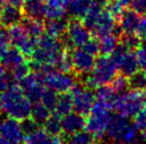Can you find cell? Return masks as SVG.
I'll use <instances>...</instances> for the list:
<instances>
[{
	"label": "cell",
	"mask_w": 146,
	"mask_h": 144,
	"mask_svg": "<svg viewBox=\"0 0 146 144\" xmlns=\"http://www.w3.org/2000/svg\"><path fill=\"white\" fill-rule=\"evenodd\" d=\"M32 102L18 84H13L0 93V112L23 121L31 117Z\"/></svg>",
	"instance_id": "1"
},
{
	"label": "cell",
	"mask_w": 146,
	"mask_h": 144,
	"mask_svg": "<svg viewBox=\"0 0 146 144\" xmlns=\"http://www.w3.org/2000/svg\"><path fill=\"white\" fill-rule=\"evenodd\" d=\"M133 122L121 115L113 117L107 135L116 144H141L142 136Z\"/></svg>",
	"instance_id": "2"
},
{
	"label": "cell",
	"mask_w": 146,
	"mask_h": 144,
	"mask_svg": "<svg viewBox=\"0 0 146 144\" xmlns=\"http://www.w3.org/2000/svg\"><path fill=\"white\" fill-rule=\"evenodd\" d=\"M111 110L107 105L96 101L92 110L85 119V132H88L95 140H99L107 135L110 123L113 119Z\"/></svg>",
	"instance_id": "3"
},
{
	"label": "cell",
	"mask_w": 146,
	"mask_h": 144,
	"mask_svg": "<svg viewBox=\"0 0 146 144\" xmlns=\"http://www.w3.org/2000/svg\"><path fill=\"white\" fill-rule=\"evenodd\" d=\"M117 66L111 56L102 55L98 57L93 70L85 79L84 85L91 89H96L99 86L110 84L117 75Z\"/></svg>",
	"instance_id": "4"
},
{
	"label": "cell",
	"mask_w": 146,
	"mask_h": 144,
	"mask_svg": "<svg viewBox=\"0 0 146 144\" xmlns=\"http://www.w3.org/2000/svg\"><path fill=\"white\" fill-rule=\"evenodd\" d=\"M146 104V89L121 92L117 96L113 109L118 115L126 118H133Z\"/></svg>",
	"instance_id": "5"
},
{
	"label": "cell",
	"mask_w": 146,
	"mask_h": 144,
	"mask_svg": "<svg viewBox=\"0 0 146 144\" xmlns=\"http://www.w3.org/2000/svg\"><path fill=\"white\" fill-rule=\"evenodd\" d=\"M91 31L85 27L82 20L72 18L69 20L68 28L64 35L60 37L65 49L82 48L91 39Z\"/></svg>",
	"instance_id": "6"
},
{
	"label": "cell",
	"mask_w": 146,
	"mask_h": 144,
	"mask_svg": "<svg viewBox=\"0 0 146 144\" xmlns=\"http://www.w3.org/2000/svg\"><path fill=\"white\" fill-rule=\"evenodd\" d=\"M111 57L113 58L121 73L128 77L138 71L140 68L137 53L133 52V50H128L122 44L118 45Z\"/></svg>",
	"instance_id": "7"
},
{
	"label": "cell",
	"mask_w": 146,
	"mask_h": 144,
	"mask_svg": "<svg viewBox=\"0 0 146 144\" xmlns=\"http://www.w3.org/2000/svg\"><path fill=\"white\" fill-rule=\"evenodd\" d=\"M69 92L73 96L74 111L84 117L88 116L96 102V96L92 89L86 86H80L76 83Z\"/></svg>",
	"instance_id": "8"
},
{
	"label": "cell",
	"mask_w": 146,
	"mask_h": 144,
	"mask_svg": "<svg viewBox=\"0 0 146 144\" xmlns=\"http://www.w3.org/2000/svg\"><path fill=\"white\" fill-rule=\"evenodd\" d=\"M18 85L32 103L41 100L42 94L46 88V86L43 84L41 74L37 71H30L18 82Z\"/></svg>",
	"instance_id": "9"
},
{
	"label": "cell",
	"mask_w": 146,
	"mask_h": 144,
	"mask_svg": "<svg viewBox=\"0 0 146 144\" xmlns=\"http://www.w3.org/2000/svg\"><path fill=\"white\" fill-rule=\"evenodd\" d=\"M74 72L79 75L89 74L93 70L95 65V55L89 53L83 48H74L72 51Z\"/></svg>",
	"instance_id": "10"
},
{
	"label": "cell",
	"mask_w": 146,
	"mask_h": 144,
	"mask_svg": "<svg viewBox=\"0 0 146 144\" xmlns=\"http://www.w3.org/2000/svg\"><path fill=\"white\" fill-rule=\"evenodd\" d=\"M0 136L5 138L12 144H21L25 140V132L21 121L8 117L2 120L0 126Z\"/></svg>",
	"instance_id": "11"
},
{
	"label": "cell",
	"mask_w": 146,
	"mask_h": 144,
	"mask_svg": "<svg viewBox=\"0 0 146 144\" xmlns=\"http://www.w3.org/2000/svg\"><path fill=\"white\" fill-rule=\"evenodd\" d=\"M62 134L66 137H69L82 132L85 127V118L76 111H72L62 117Z\"/></svg>",
	"instance_id": "12"
},
{
	"label": "cell",
	"mask_w": 146,
	"mask_h": 144,
	"mask_svg": "<svg viewBox=\"0 0 146 144\" xmlns=\"http://www.w3.org/2000/svg\"><path fill=\"white\" fill-rule=\"evenodd\" d=\"M24 17L23 9L11 3L4 4L2 8H0V24L3 27L10 28L12 26L21 24Z\"/></svg>",
	"instance_id": "13"
},
{
	"label": "cell",
	"mask_w": 146,
	"mask_h": 144,
	"mask_svg": "<svg viewBox=\"0 0 146 144\" xmlns=\"http://www.w3.org/2000/svg\"><path fill=\"white\" fill-rule=\"evenodd\" d=\"M116 21H115V17L111 15L108 11H102V15L99 16L97 20V24L93 29V33L95 36L97 37H102L105 35H109V34H114L116 31Z\"/></svg>",
	"instance_id": "14"
},
{
	"label": "cell",
	"mask_w": 146,
	"mask_h": 144,
	"mask_svg": "<svg viewBox=\"0 0 146 144\" xmlns=\"http://www.w3.org/2000/svg\"><path fill=\"white\" fill-rule=\"evenodd\" d=\"M140 20V15L133 10H124L118 17V29L123 33H135Z\"/></svg>",
	"instance_id": "15"
},
{
	"label": "cell",
	"mask_w": 146,
	"mask_h": 144,
	"mask_svg": "<svg viewBox=\"0 0 146 144\" xmlns=\"http://www.w3.org/2000/svg\"><path fill=\"white\" fill-rule=\"evenodd\" d=\"M26 56L23 54L21 50L16 47H12L9 48L5 52L3 53V55L0 57V63L1 65H3L8 70H13L16 67L23 65L26 63Z\"/></svg>",
	"instance_id": "16"
},
{
	"label": "cell",
	"mask_w": 146,
	"mask_h": 144,
	"mask_svg": "<svg viewBox=\"0 0 146 144\" xmlns=\"http://www.w3.org/2000/svg\"><path fill=\"white\" fill-rule=\"evenodd\" d=\"M68 24L69 20L65 17L57 19H47L45 21V33L56 38H60L66 33Z\"/></svg>",
	"instance_id": "17"
},
{
	"label": "cell",
	"mask_w": 146,
	"mask_h": 144,
	"mask_svg": "<svg viewBox=\"0 0 146 144\" xmlns=\"http://www.w3.org/2000/svg\"><path fill=\"white\" fill-rule=\"evenodd\" d=\"M21 9L25 16L42 19L45 17L46 1L45 0H26Z\"/></svg>",
	"instance_id": "18"
},
{
	"label": "cell",
	"mask_w": 146,
	"mask_h": 144,
	"mask_svg": "<svg viewBox=\"0 0 146 144\" xmlns=\"http://www.w3.org/2000/svg\"><path fill=\"white\" fill-rule=\"evenodd\" d=\"M93 2L94 0H69L66 4V12L72 18L81 19Z\"/></svg>",
	"instance_id": "19"
},
{
	"label": "cell",
	"mask_w": 146,
	"mask_h": 144,
	"mask_svg": "<svg viewBox=\"0 0 146 144\" xmlns=\"http://www.w3.org/2000/svg\"><path fill=\"white\" fill-rule=\"evenodd\" d=\"M117 93L118 92L115 91L111 85L107 84L97 87L96 88V92H95V96H96V101L104 103L110 109H113L115 100H116V98L118 96Z\"/></svg>",
	"instance_id": "20"
},
{
	"label": "cell",
	"mask_w": 146,
	"mask_h": 144,
	"mask_svg": "<svg viewBox=\"0 0 146 144\" xmlns=\"http://www.w3.org/2000/svg\"><path fill=\"white\" fill-rule=\"evenodd\" d=\"M25 144H52L53 136L45 130L44 127H38L36 130L25 136Z\"/></svg>",
	"instance_id": "21"
},
{
	"label": "cell",
	"mask_w": 146,
	"mask_h": 144,
	"mask_svg": "<svg viewBox=\"0 0 146 144\" xmlns=\"http://www.w3.org/2000/svg\"><path fill=\"white\" fill-rule=\"evenodd\" d=\"M74 110L73 96L70 92H62L59 93L57 100V104L54 107L53 112L57 113L58 116L63 117Z\"/></svg>",
	"instance_id": "22"
},
{
	"label": "cell",
	"mask_w": 146,
	"mask_h": 144,
	"mask_svg": "<svg viewBox=\"0 0 146 144\" xmlns=\"http://www.w3.org/2000/svg\"><path fill=\"white\" fill-rule=\"evenodd\" d=\"M27 30L30 36L38 38L45 33V22L38 18H31V17L25 16L21 22Z\"/></svg>",
	"instance_id": "23"
},
{
	"label": "cell",
	"mask_w": 146,
	"mask_h": 144,
	"mask_svg": "<svg viewBox=\"0 0 146 144\" xmlns=\"http://www.w3.org/2000/svg\"><path fill=\"white\" fill-rule=\"evenodd\" d=\"M9 33H10L11 45H13L16 48H19L21 45L30 37L27 30L25 29V27L21 24L10 27L9 28Z\"/></svg>",
	"instance_id": "24"
},
{
	"label": "cell",
	"mask_w": 146,
	"mask_h": 144,
	"mask_svg": "<svg viewBox=\"0 0 146 144\" xmlns=\"http://www.w3.org/2000/svg\"><path fill=\"white\" fill-rule=\"evenodd\" d=\"M102 13V5L93 2V4L91 5V8L89 9V11L85 13V15L82 17V22L86 28L89 29L92 32L93 29L95 28V26L97 24V20L99 16Z\"/></svg>",
	"instance_id": "25"
},
{
	"label": "cell",
	"mask_w": 146,
	"mask_h": 144,
	"mask_svg": "<svg viewBox=\"0 0 146 144\" xmlns=\"http://www.w3.org/2000/svg\"><path fill=\"white\" fill-rule=\"evenodd\" d=\"M118 46L117 36L115 34H109L100 37L99 39V53L102 55L111 56Z\"/></svg>",
	"instance_id": "26"
},
{
	"label": "cell",
	"mask_w": 146,
	"mask_h": 144,
	"mask_svg": "<svg viewBox=\"0 0 146 144\" xmlns=\"http://www.w3.org/2000/svg\"><path fill=\"white\" fill-rule=\"evenodd\" d=\"M52 111L49 109L47 106H45L41 101H37L32 103V111H31V117L36 121L38 124L43 126L46 120L48 119Z\"/></svg>",
	"instance_id": "27"
},
{
	"label": "cell",
	"mask_w": 146,
	"mask_h": 144,
	"mask_svg": "<svg viewBox=\"0 0 146 144\" xmlns=\"http://www.w3.org/2000/svg\"><path fill=\"white\" fill-rule=\"evenodd\" d=\"M62 117L58 116L57 113L52 112L50 117L46 120L43 127L46 132H48L51 136H58L62 134V124H61Z\"/></svg>",
	"instance_id": "28"
},
{
	"label": "cell",
	"mask_w": 146,
	"mask_h": 144,
	"mask_svg": "<svg viewBox=\"0 0 146 144\" xmlns=\"http://www.w3.org/2000/svg\"><path fill=\"white\" fill-rule=\"evenodd\" d=\"M129 79V87L131 89L144 90L146 89V72L143 70H138L134 72Z\"/></svg>",
	"instance_id": "29"
},
{
	"label": "cell",
	"mask_w": 146,
	"mask_h": 144,
	"mask_svg": "<svg viewBox=\"0 0 146 144\" xmlns=\"http://www.w3.org/2000/svg\"><path fill=\"white\" fill-rule=\"evenodd\" d=\"M68 144H96L95 139L88 132H79L72 136L66 137Z\"/></svg>",
	"instance_id": "30"
},
{
	"label": "cell",
	"mask_w": 146,
	"mask_h": 144,
	"mask_svg": "<svg viewBox=\"0 0 146 144\" xmlns=\"http://www.w3.org/2000/svg\"><path fill=\"white\" fill-rule=\"evenodd\" d=\"M58 92L52 90V89L50 88H45L44 92H43V94H42V98H41V102L45 106H47V107L53 112L54 110V107H56V104H57V100H58Z\"/></svg>",
	"instance_id": "31"
},
{
	"label": "cell",
	"mask_w": 146,
	"mask_h": 144,
	"mask_svg": "<svg viewBox=\"0 0 146 144\" xmlns=\"http://www.w3.org/2000/svg\"><path fill=\"white\" fill-rule=\"evenodd\" d=\"M122 45L128 50H137L141 46V38L135 33H123Z\"/></svg>",
	"instance_id": "32"
},
{
	"label": "cell",
	"mask_w": 146,
	"mask_h": 144,
	"mask_svg": "<svg viewBox=\"0 0 146 144\" xmlns=\"http://www.w3.org/2000/svg\"><path fill=\"white\" fill-rule=\"evenodd\" d=\"M13 84H15V82L13 80L11 71L5 68L3 65H0V93L7 90Z\"/></svg>",
	"instance_id": "33"
},
{
	"label": "cell",
	"mask_w": 146,
	"mask_h": 144,
	"mask_svg": "<svg viewBox=\"0 0 146 144\" xmlns=\"http://www.w3.org/2000/svg\"><path fill=\"white\" fill-rule=\"evenodd\" d=\"M110 85L113 87L115 91L121 93V92L126 91V89L129 87V79H128V76L121 73L114 77L113 81L110 83Z\"/></svg>",
	"instance_id": "34"
},
{
	"label": "cell",
	"mask_w": 146,
	"mask_h": 144,
	"mask_svg": "<svg viewBox=\"0 0 146 144\" xmlns=\"http://www.w3.org/2000/svg\"><path fill=\"white\" fill-rule=\"evenodd\" d=\"M124 7L125 5L119 0H109L106 4V11H108L111 15H113L116 18V17L121 16L123 11L125 10Z\"/></svg>",
	"instance_id": "35"
},
{
	"label": "cell",
	"mask_w": 146,
	"mask_h": 144,
	"mask_svg": "<svg viewBox=\"0 0 146 144\" xmlns=\"http://www.w3.org/2000/svg\"><path fill=\"white\" fill-rule=\"evenodd\" d=\"M66 8L61 7H49L46 5V11H45V18L46 19H57L62 18L66 14Z\"/></svg>",
	"instance_id": "36"
},
{
	"label": "cell",
	"mask_w": 146,
	"mask_h": 144,
	"mask_svg": "<svg viewBox=\"0 0 146 144\" xmlns=\"http://www.w3.org/2000/svg\"><path fill=\"white\" fill-rule=\"evenodd\" d=\"M133 124L137 126L139 130H143L144 128H146V104L133 117Z\"/></svg>",
	"instance_id": "37"
},
{
	"label": "cell",
	"mask_w": 146,
	"mask_h": 144,
	"mask_svg": "<svg viewBox=\"0 0 146 144\" xmlns=\"http://www.w3.org/2000/svg\"><path fill=\"white\" fill-rule=\"evenodd\" d=\"M137 57H138L139 67L141 70L146 72V44H142L137 49Z\"/></svg>",
	"instance_id": "38"
},
{
	"label": "cell",
	"mask_w": 146,
	"mask_h": 144,
	"mask_svg": "<svg viewBox=\"0 0 146 144\" xmlns=\"http://www.w3.org/2000/svg\"><path fill=\"white\" fill-rule=\"evenodd\" d=\"M129 4L131 10L137 12L139 15L146 14V0H131Z\"/></svg>",
	"instance_id": "39"
},
{
	"label": "cell",
	"mask_w": 146,
	"mask_h": 144,
	"mask_svg": "<svg viewBox=\"0 0 146 144\" xmlns=\"http://www.w3.org/2000/svg\"><path fill=\"white\" fill-rule=\"evenodd\" d=\"M82 48L84 49V50H86L91 54L96 55V54L99 53V40L95 39V38H91Z\"/></svg>",
	"instance_id": "40"
},
{
	"label": "cell",
	"mask_w": 146,
	"mask_h": 144,
	"mask_svg": "<svg viewBox=\"0 0 146 144\" xmlns=\"http://www.w3.org/2000/svg\"><path fill=\"white\" fill-rule=\"evenodd\" d=\"M135 34L141 38V39H146V18H141L139 27L135 31Z\"/></svg>",
	"instance_id": "41"
},
{
	"label": "cell",
	"mask_w": 146,
	"mask_h": 144,
	"mask_svg": "<svg viewBox=\"0 0 146 144\" xmlns=\"http://www.w3.org/2000/svg\"><path fill=\"white\" fill-rule=\"evenodd\" d=\"M52 144H68L67 143V138L63 134L53 136V143Z\"/></svg>",
	"instance_id": "42"
},
{
	"label": "cell",
	"mask_w": 146,
	"mask_h": 144,
	"mask_svg": "<svg viewBox=\"0 0 146 144\" xmlns=\"http://www.w3.org/2000/svg\"><path fill=\"white\" fill-rule=\"evenodd\" d=\"M9 3L13 4L15 7H18V8H23L24 3L26 2V0H9Z\"/></svg>",
	"instance_id": "43"
},
{
	"label": "cell",
	"mask_w": 146,
	"mask_h": 144,
	"mask_svg": "<svg viewBox=\"0 0 146 144\" xmlns=\"http://www.w3.org/2000/svg\"><path fill=\"white\" fill-rule=\"evenodd\" d=\"M0 144H12L9 140H7L5 138H3L2 136H0Z\"/></svg>",
	"instance_id": "44"
},
{
	"label": "cell",
	"mask_w": 146,
	"mask_h": 144,
	"mask_svg": "<svg viewBox=\"0 0 146 144\" xmlns=\"http://www.w3.org/2000/svg\"><path fill=\"white\" fill-rule=\"evenodd\" d=\"M141 136H142L143 141L146 143V128H144L143 130H141Z\"/></svg>",
	"instance_id": "45"
},
{
	"label": "cell",
	"mask_w": 146,
	"mask_h": 144,
	"mask_svg": "<svg viewBox=\"0 0 146 144\" xmlns=\"http://www.w3.org/2000/svg\"><path fill=\"white\" fill-rule=\"evenodd\" d=\"M9 0H0V8H2L4 4H7V2H8Z\"/></svg>",
	"instance_id": "46"
},
{
	"label": "cell",
	"mask_w": 146,
	"mask_h": 144,
	"mask_svg": "<svg viewBox=\"0 0 146 144\" xmlns=\"http://www.w3.org/2000/svg\"><path fill=\"white\" fill-rule=\"evenodd\" d=\"M119 1H121V2H122L124 5H127V4L130 3V1H131V0H119Z\"/></svg>",
	"instance_id": "47"
},
{
	"label": "cell",
	"mask_w": 146,
	"mask_h": 144,
	"mask_svg": "<svg viewBox=\"0 0 146 144\" xmlns=\"http://www.w3.org/2000/svg\"><path fill=\"white\" fill-rule=\"evenodd\" d=\"M1 122H2V121H0V126H1Z\"/></svg>",
	"instance_id": "48"
}]
</instances>
